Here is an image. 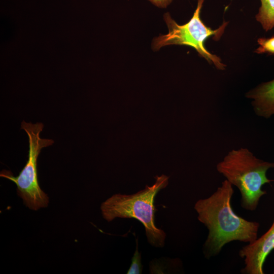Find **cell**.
I'll use <instances>...</instances> for the list:
<instances>
[{"mask_svg":"<svg viewBox=\"0 0 274 274\" xmlns=\"http://www.w3.org/2000/svg\"><path fill=\"white\" fill-rule=\"evenodd\" d=\"M246 97L252 99V106L257 116L267 119L274 115V79L250 91Z\"/></svg>","mask_w":274,"mask_h":274,"instance_id":"52a82bcc","label":"cell"},{"mask_svg":"<svg viewBox=\"0 0 274 274\" xmlns=\"http://www.w3.org/2000/svg\"><path fill=\"white\" fill-rule=\"evenodd\" d=\"M259 47L255 51L258 53L268 52L274 54V37L266 39L259 38L258 40Z\"/></svg>","mask_w":274,"mask_h":274,"instance_id":"30bf717a","label":"cell"},{"mask_svg":"<svg viewBox=\"0 0 274 274\" xmlns=\"http://www.w3.org/2000/svg\"><path fill=\"white\" fill-rule=\"evenodd\" d=\"M136 245L135 252L131 259V263L127 274H140L142 273L143 266L141 263V253L138 250V240H136Z\"/></svg>","mask_w":274,"mask_h":274,"instance_id":"9c48e42d","label":"cell"},{"mask_svg":"<svg viewBox=\"0 0 274 274\" xmlns=\"http://www.w3.org/2000/svg\"><path fill=\"white\" fill-rule=\"evenodd\" d=\"M273 167V162L257 158L245 148L231 150L216 165L217 170L239 190L242 207L250 211L256 209L261 197L267 193L262 187L274 181L266 175Z\"/></svg>","mask_w":274,"mask_h":274,"instance_id":"7a4b0ae2","label":"cell"},{"mask_svg":"<svg viewBox=\"0 0 274 274\" xmlns=\"http://www.w3.org/2000/svg\"><path fill=\"white\" fill-rule=\"evenodd\" d=\"M260 1L261 5L256 19L268 31L274 27V0Z\"/></svg>","mask_w":274,"mask_h":274,"instance_id":"ba28073f","label":"cell"},{"mask_svg":"<svg viewBox=\"0 0 274 274\" xmlns=\"http://www.w3.org/2000/svg\"><path fill=\"white\" fill-rule=\"evenodd\" d=\"M44 125L41 122L36 124L23 121L21 128L28 135L29 150L28 160L19 175L14 177L12 173L4 170L1 172V177L8 179L16 184L17 193L24 204L29 209L38 210L48 206L49 198L40 188L38 180L37 159L42 148L52 145L54 141L42 139L40 134Z\"/></svg>","mask_w":274,"mask_h":274,"instance_id":"277c9868","label":"cell"},{"mask_svg":"<svg viewBox=\"0 0 274 274\" xmlns=\"http://www.w3.org/2000/svg\"><path fill=\"white\" fill-rule=\"evenodd\" d=\"M159 8H166L173 0H148Z\"/></svg>","mask_w":274,"mask_h":274,"instance_id":"8fae6325","label":"cell"},{"mask_svg":"<svg viewBox=\"0 0 274 274\" xmlns=\"http://www.w3.org/2000/svg\"><path fill=\"white\" fill-rule=\"evenodd\" d=\"M169 177L162 175L155 177V183L130 195L116 194L100 206L104 218L108 222L116 218H134L145 227L148 242L152 246L162 248L166 234L155 225L154 198L157 193L168 184Z\"/></svg>","mask_w":274,"mask_h":274,"instance_id":"3957f363","label":"cell"},{"mask_svg":"<svg viewBox=\"0 0 274 274\" xmlns=\"http://www.w3.org/2000/svg\"><path fill=\"white\" fill-rule=\"evenodd\" d=\"M204 0H198L196 9L191 19L185 24L180 25L173 20L169 13L164 15V19L168 29L164 35L155 38L152 43V49L158 51L162 47L170 45H185L194 48L201 56L209 62L213 63L217 68L224 70L225 65L220 59L209 52L203 45L204 41L210 36L219 39L222 35L225 25L224 23L219 28L212 30L206 26L200 18V12Z\"/></svg>","mask_w":274,"mask_h":274,"instance_id":"5b68a950","label":"cell"},{"mask_svg":"<svg viewBox=\"0 0 274 274\" xmlns=\"http://www.w3.org/2000/svg\"><path fill=\"white\" fill-rule=\"evenodd\" d=\"M274 249V219L269 229L254 242L243 246L239 256L244 259L245 267L241 270L243 274H264L265 261Z\"/></svg>","mask_w":274,"mask_h":274,"instance_id":"8992f818","label":"cell"},{"mask_svg":"<svg viewBox=\"0 0 274 274\" xmlns=\"http://www.w3.org/2000/svg\"><path fill=\"white\" fill-rule=\"evenodd\" d=\"M233 193L232 185L225 180L210 196L198 200L194 205L198 220L209 230L203 246L208 259L218 255L231 242L249 244L257 238L259 223L248 221L234 212L231 202Z\"/></svg>","mask_w":274,"mask_h":274,"instance_id":"6da1fadb","label":"cell"}]
</instances>
